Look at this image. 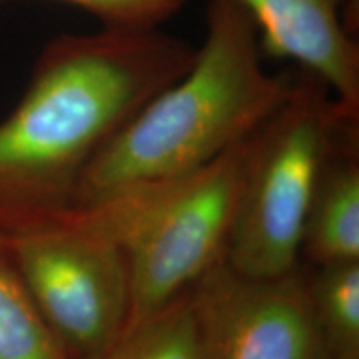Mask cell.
Returning <instances> with one entry per match:
<instances>
[{
  "label": "cell",
  "instance_id": "1",
  "mask_svg": "<svg viewBox=\"0 0 359 359\" xmlns=\"http://www.w3.org/2000/svg\"><path fill=\"white\" fill-rule=\"evenodd\" d=\"M196 53L160 29L103 27L45 45L24 97L0 122V238L74 213L88 165Z\"/></svg>",
  "mask_w": 359,
  "mask_h": 359
},
{
  "label": "cell",
  "instance_id": "13",
  "mask_svg": "<svg viewBox=\"0 0 359 359\" xmlns=\"http://www.w3.org/2000/svg\"><path fill=\"white\" fill-rule=\"evenodd\" d=\"M318 359H351V358H346V356H341V354H336L333 351H330V349H326L325 346H323L320 356H318Z\"/></svg>",
  "mask_w": 359,
  "mask_h": 359
},
{
  "label": "cell",
  "instance_id": "4",
  "mask_svg": "<svg viewBox=\"0 0 359 359\" xmlns=\"http://www.w3.org/2000/svg\"><path fill=\"white\" fill-rule=\"evenodd\" d=\"M250 137L187 177L75 212L125 250L132 278L127 327L190 291L226 259Z\"/></svg>",
  "mask_w": 359,
  "mask_h": 359
},
{
  "label": "cell",
  "instance_id": "5",
  "mask_svg": "<svg viewBox=\"0 0 359 359\" xmlns=\"http://www.w3.org/2000/svg\"><path fill=\"white\" fill-rule=\"evenodd\" d=\"M45 326L70 359H93L122 336L132 278L122 245L77 213L0 238Z\"/></svg>",
  "mask_w": 359,
  "mask_h": 359
},
{
  "label": "cell",
  "instance_id": "3",
  "mask_svg": "<svg viewBox=\"0 0 359 359\" xmlns=\"http://www.w3.org/2000/svg\"><path fill=\"white\" fill-rule=\"evenodd\" d=\"M359 132V114L302 69L286 97L251 133L226 262L253 276L293 271L302 262L306 215L334 150Z\"/></svg>",
  "mask_w": 359,
  "mask_h": 359
},
{
  "label": "cell",
  "instance_id": "6",
  "mask_svg": "<svg viewBox=\"0 0 359 359\" xmlns=\"http://www.w3.org/2000/svg\"><path fill=\"white\" fill-rule=\"evenodd\" d=\"M206 359H318L308 271L253 276L226 259L190 288Z\"/></svg>",
  "mask_w": 359,
  "mask_h": 359
},
{
  "label": "cell",
  "instance_id": "9",
  "mask_svg": "<svg viewBox=\"0 0 359 359\" xmlns=\"http://www.w3.org/2000/svg\"><path fill=\"white\" fill-rule=\"evenodd\" d=\"M308 293L323 346L359 359V262L314 266Z\"/></svg>",
  "mask_w": 359,
  "mask_h": 359
},
{
  "label": "cell",
  "instance_id": "8",
  "mask_svg": "<svg viewBox=\"0 0 359 359\" xmlns=\"http://www.w3.org/2000/svg\"><path fill=\"white\" fill-rule=\"evenodd\" d=\"M302 258L313 266L359 262V132L323 168L304 223Z\"/></svg>",
  "mask_w": 359,
  "mask_h": 359
},
{
  "label": "cell",
  "instance_id": "2",
  "mask_svg": "<svg viewBox=\"0 0 359 359\" xmlns=\"http://www.w3.org/2000/svg\"><path fill=\"white\" fill-rule=\"evenodd\" d=\"M258 29L236 0H208L195 64L161 90L85 170L75 210L167 185L243 142L286 97L291 70L268 74Z\"/></svg>",
  "mask_w": 359,
  "mask_h": 359
},
{
  "label": "cell",
  "instance_id": "7",
  "mask_svg": "<svg viewBox=\"0 0 359 359\" xmlns=\"http://www.w3.org/2000/svg\"><path fill=\"white\" fill-rule=\"evenodd\" d=\"M258 29L264 57L293 62L359 114V0H236Z\"/></svg>",
  "mask_w": 359,
  "mask_h": 359
},
{
  "label": "cell",
  "instance_id": "11",
  "mask_svg": "<svg viewBox=\"0 0 359 359\" xmlns=\"http://www.w3.org/2000/svg\"><path fill=\"white\" fill-rule=\"evenodd\" d=\"M0 359H70L35 309L2 240Z\"/></svg>",
  "mask_w": 359,
  "mask_h": 359
},
{
  "label": "cell",
  "instance_id": "10",
  "mask_svg": "<svg viewBox=\"0 0 359 359\" xmlns=\"http://www.w3.org/2000/svg\"><path fill=\"white\" fill-rule=\"evenodd\" d=\"M93 359H206L190 291L128 326Z\"/></svg>",
  "mask_w": 359,
  "mask_h": 359
},
{
  "label": "cell",
  "instance_id": "12",
  "mask_svg": "<svg viewBox=\"0 0 359 359\" xmlns=\"http://www.w3.org/2000/svg\"><path fill=\"white\" fill-rule=\"evenodd\" d=\"M4 2V0H0ZM83 8L107 29H158L187 0H58Z\"/></svg>",
  "mask_w": 359,
  "mask_h": 359
}]
</instances>
